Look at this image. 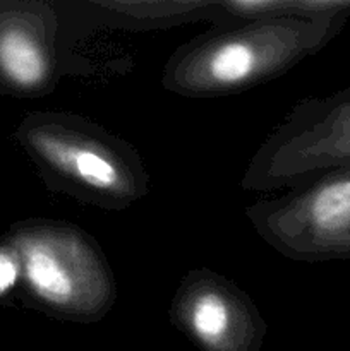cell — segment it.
<instances>
[{
  "label": "cell",
  "mask_w": 350,
  "mask_h": 351,
  "mask_svg": "<svg viewBox=\"0 0 350 351\" xmlns=\"http://www.w3.org/2000/svg\"><path fill=\"white\" fill-rule=\"evenodd\" d=\"M168 319L201 351H259L268 332L253 298L208 267L191 269L182 276Z\"/></svg>",
  "instance_id": "cell-7"
},
{
  "label": "cell",
  "mask_w": 350,
  "mask_h": 351,
  "mask_svg": "<svg viewBox=\"0 0 350 351\" xmlns=\"http://www.w3.org/2000/svg\"><path fill=\"white\" fill-rule=\"evenodd\" d=\"M349 19L273 17L213 26L170 55L161 72V88L184 98L239 95L318 53L342 33Z\"/></svg>",
  "instance_id": "cell-1"
},
{
  "label": "cell",
  "mask_w": 350,
  "mask_h": 351,
  "mask_svg": "<svg viewBox=\"0 0 350 351\" xmlns=\"http://www.w3.org/2000/svg\"><path fill=\"white\" fill-rule=\"evenodd\" d=\"M350 167V86L294 106L266 137L242 175V189H292L311 177Z\"/></svg>",
  "instance_id": "cell-4"
},
{
  "label": "cell",
  "mask_w": 350,
  "mask_h": 351,
  "mask_svg": "<svg viewBox=\"0 0 350 351\" xmlns=\"http://www.w3.org/2000/svg\"><path fill=\"white\" fill-rule=\"evenodd\" d=\"M244 213L257 235L288 259H350V167L323 171Z\"/></svg>",
  "instance_id": "cell-5"
},
{
  "label": "cell",
  "mask_w": 350,
  "mask_h": 351,
  "mask_svg": "<svg viewBox=\"0 0 350 351\" xmlns=\"http://www.w3.org/2000/svg\"><path fill=\"white\" fill-rule=\"evenodd\" d=\"M349 16L350 0H215L209 16L213 26L249 23L273 17Z\"/></svg>",
  "instance_id": "cell-9"
},
{
  "label": "cell",
  "mask_w": 350,
  "mask_h": 351,
  "mask_svg": "<svg viewBox=\"0 0 350 351\" xmlns=\"http://www.w3.org/2000/svg\"><path fill=\"white\" fill-rule=\"evenodd\" d=\"M19 285V264L12 250L0 240V297Z\"/></svg>",
  "instance_id": "cell-10"
},
{
  "label": "cell",
  "mask_w": 350,
  "mask_h": 351,
  "mask_svg": "<svg viewBox=\"0 0 350 351\" xmlns=\"http://www.w3.org/2000/svg\"><path fill=\"white\" fill-rule=\"evenodd\" d=\"M2 242L19 264V288L31 307L69 322L102 321L119 290L95 237L64 219H27Z\"/></svg>",
  "instance_id": "cell-3"
},
{
  "label": "cell",
  "mask_w": 350,
  "mask_h": 351,
  "mask_svg": "<svg viewBox=\"0 0 350 351\" xmlns=\"http://www.w3.org/2000/svg\"><path fill=\"white\" fill-rule=\"evenodd\" d=\"M14 136L47 187L58 194L122 211L150 192V173L136 147L88 117L34 112Z\"/></svg>",
  "instance_id": "cell-2"
},
{
  "label": "cell",
  "mask_w": 350,
  "mask_h": 351,
  "mask_svg": "<svg viewBox=\"0 0 350 351\" xmlns=\"http://www.w3.org/2000/svg\"><path fill=\"white\" fill-rule=\"evenodd\" d=\"M215 0H84L62 2L67 21L103 29H168L209 21Z\"/></svg>",
  "instance_id": "cell-8"
},
{
  "label": "cell",
  "mask_w": 350,
  "mask_h": 351,
  "mask_svg": "<svg viewBox=\"0 0 350 351\" xmlns=\"http://www.w3.org/2000/svg\"><path fill=\"white\" fill-rule=\"evenodd\" d=\"M65 27L62 2L0 0V91L17 98L54 93L65 71Z\"/></svg>",
  "instance_id": "cell-6"
}]
</instances>
